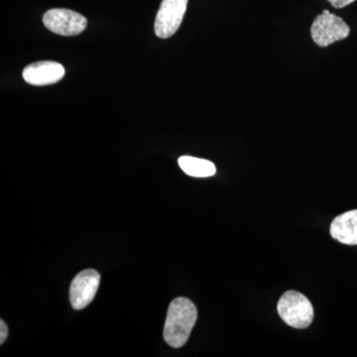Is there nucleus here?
Here are the masks:
<instances>
[{
    "label": "nucleus",
    "mask_w": 357,
    "mask_h": 357,
    "mask_svg": "<svg viewBox=\"0 0 357 357\" xmlns=\"http://www.w3.org/2000/svg\"><path fill=\"white\" fill-rule=\"evenodd\" d=\"M328 1L335 8H344V7L354 3L356 0H328Z\"/></svg>",
    "instance_id": "nucleus-10"
},
{
    "label": "nucleus",
    "mask_w": 357,
    "mask_h": 357,
    "mask_svg": "<svg viewBox=\"0 0 357 357\" xmlns=\"http://www.w3.org/2000/svg\"><path fill=\"white\" fill-rule=\"evenodd\" d=\"M349 32V26L342 18L328 10L317 16L311 27L312 38L314 43L321 47H326L347 38Z\"/></svg>",
    "instance_id": "nucleus-3"
},
{
    "label": "nucleus",
    "mask_w": 357,
    "mask_h": 357,
    "mask_svg": "<svg viewBox=\"0 0 357 357\" xmlns=\"http://www.w3.org/2000/svg\"><path fill=\"white\" fill-rule=\"evenodd\" d=\"M189 0H162L155 20V34L167 39L178 31L187 11Z\"/></svg>",
    "instance_id": "nucleus-5"
},
{
    "label": "nucleus",
    "mask_w": 357,
    "mask_h": 357,
    "mask_svg": "<svg viewBox=\"0 0 357 357\" xmlns=\"http://www.w3.org/2000/svg\"><path fill=\"white\" fill-rule=\"evenodd\" d=\"M279 316L287 325L295 328H306L314 319V307L306 297L296 291H288L278 302Z\"/></svg>",
    "instance_id": "nucleus-2"
},
{
    "label": "nucleus",
    "mask_w": 357,
    "mask_h": 357,
    "mask_svg": "<svg viewBox=\"0 0 357 357\" xmlns=\"http://www.w3.org/2000/svg\"><path fill=\"white\" fill-rule=\"evenodd\" d=\"M47 29L62 36H76L86 30L88 20L82 14L65 8H54L43 16Z\"/></svg>",
    "instance_id": "nucleus-4"
},
{
    "label": "nucleus",
    "mask_w": 357,
    "mask_h": 357,
    "mask_svg": "<svg viewBox=\"0 0 357 357\" xmlns=\"http://www.w3.org/2000/svg\"><path fill=\"white\" fill-rule=\"evenodd\" d=\"M178 166L187 175L196 178H208L217 172L215 164L208 160L196 157L182 156L178 160Z\"/></svg>",
    "instance_id": "nucleus-9"
},
{
    "label": "nucleus",
    "mask_w": 357,
    "mask_h": 357,
    "mask_svg": "<svg viewBox=\"0 0 357 357\" xmlns=\"http://www.w3.org/2000/svg\"><path fill=\"white\" fill-rule=\"evenodd\" d=\"M65 76V68L60 63L42 61L28 65L23 70V79L32 86H49L60 82Z\"/></svg>",
    "instance_id": "nucleus-7"
},
{
    "label": "nucleus",
    "mask_w": 357,
    "mask_h": 357,
    "mask_svg": "<svg viewBox=\"0 0 357 357\" xmlns=\"http://www.w3.org/2000/svg\"><path fill=\"white\" fill-rule=\"evenodd\" d=\"M100 275L93 269L84 270L75 277L70 288V304L75 310L89 306L100 287Z\"/></svg>",
    "instance_id": "nucleus-6"
},
{
    "label": "nucleus",
    "mask_w": 357,
    "mask_h": 357,
    "mask_svg": "<svg viewBox=\"0 0 357 357\" xmlns=\"http://www.w3.org/2000/svg\"><path fill=\"white\" fill-rule=\"evenodd\" d=\"M7 337H8V328L3 321H0V344H3L6 342Z\"/></svg>",
    "instance_id": "nucleus-11"
},
{
    "label": "nucleus",
    "mask_w": 357,
    "mask_h": 357,
    "mask_svg": "<svg viewBox=\"0 0 357 357\" xmlns=\"http://www.w3.org/2000/svg\"><path fill=\"white\" fill-rule=\"evenodd\" d=\"M331 234L338 243L357 244V210L347 211L335 218L331 225Z\"/></svg>",
    "instance_id": "nucleus-8"
},
{
    "label": "nucleus",
    "mask_w": 357,
    "mask_h": 357,
    "mask_svg": "<svg viewBox=\"0 0 357 357\" xmlns=\"http://www.w3.org/2000/svg\"><path fill=\"white\" fill-rule=\"evenodd\" d=\"M198 311L191 300L183 297L174 300L169 306L164 326L167 344L175 349L185 345L196 325Z\"/></svg>",
    "instance_id": "nucleus-1"
}]
</instances>
